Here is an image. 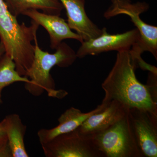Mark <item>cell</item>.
I'll return each mask as SVG.
<instances>
[{"label": "cell", "mask_w": 157, "mask_h": 157, "mask_svg": "<svg viewBox=\"0 0 157 157\" xmlns=\"http://www.w3.org/2000/svg\"><path fill=\"white\" fill-rule=\"evenodd\" d=\"M111 6L104 12V17L110 19L120 14H125L131 18L140 34V40L132 47L140 54L144 52H151L157 59V27L144 21L140 14L147 11L149 6L145 2L132 3L131 0H111Z\"/></svg>", "instance_id": "5"}, {"label": "cell", "mask_w": 157, "mask_h": 157, "mask_svg": "<svg viewBox=\"0 0 157 157\" xmlns=\"http://www.w3.org/2000/svg\"><path fill=\"white\" fill-rule=\"evenodd\" d=\"M6 132L13 157H29L26 150L24 137L27 127L16 113L10 114L5 118Z\"/></svg>", "instance_id": "13"}, {"label": "cell", "mask_w": 157, "mask_h": 157, "mask_svg": "<svg viewBox=\"0 0 157 157\" xmlns=\"http://www.w3.org/2000/svg\"><path fill=\"white\" fill-rule=\"evenodd\" d=\"M6 53V49H5L4 45L2 42H0V57Z\"/></svg>", "instance_id": "17"}, {"label": "cell", "mask_w": 157, "mask_h": 157, "mask_svg": "<svg viewBox=\"0 0 157 157\" xmlns=\"http://www.w3.org/2000/svg\"><path fill=\"white\" fill-rule=\"evenodd\" d=\"M29 79L21 76L17 72L13 59L5 53L0 57V104L2 103V91L14 82H28Z\"/></svg>", "instance_id": "15"}, {"label": "cell", "mask_w": 157, "mask_h": 157, "mask_svg": "<svg viewBox=\"0 0 157 157\" xmlns=\"http://www.w3.org/2000/svg\"><path fill=\"white\" fill-rule=\"evenodd\" d=\"M102 33L99 36L81 43L76 52L77 58L98 55L111 51L130 50L140 40V34L136 28L122 33L113 35L108 34L106 28L102 29Z\"/></svg>", "instance_id": "7"}, {"label": "cell", "mask_w": 157, "mask_h": 157, "mask_svg": "<svg viewBox=\"0 0 157 157\" xmlns=\"http://www.w3.org/2000/svg\"><path fill=\"white\" fill-rule=\"evenodd\" d=\"M128 113L111 126L92 136L102 157H143L132 131Z\"/></svg>", "instance_id": "4"}, {"label": "cell", "mask_w": 157, "mask_h": 157, "mask_svg": "<svg viewBox=\"0 0 157 157\" xmlns=\"http://www.w3.org/2000/svg\"><path fill=\"white\" fill-rule=\"evenodd\" d=\"M6 132V121L4 118L0 122V146L8 143Z\"/></svg>", "instance_id": "16"}, {"label": "cell", "mask_w": 157, "mask_h": 157, "mask_svg": "<svg viewBox=\"0 0 157 157\" xmlns=\"http://www.w3.org/2000/svg\"><path fill=\"white\" fill-rule=\"evenodd\" d=\"M141 58L131 49L117 52L115 63L102 84L105 92L102 102L117 101L129 110L137 109L157 114V102L147 84L140 83L135 75Z\"/></svg>", "instance_id": "1"}, {"label": "cell", "mask_w": 157, "mask_h": 157, "mask_svg": "<svg viewBox=\"0 0 157 157\" xmlns=\"http://www.w3.org/2000/svg\"><path fill=\"white\" fill-rule=\"evenodd\" d=\"M9 11L17 17L25 11L35 9L52 15L60 16L63 9L59 0H4Z\"/></svg>", "instance_id": "14"}, {"label": "cell", "mask_w": 157, "mask_h": 157, "mask_svg": "<svg viewBox=\"0 0 157 157\" xmlns=\"http://www.w3.org/2000/svg\"><path fill=\"white\" fill-rule=\"evenodd\" d=\"M130 124L143 157H157V114L147 110L130 109Z\"/></svg>", "instance_id": "8"}, {"label": "cell", "mask_w": 157, "mask_h": 157, "mask_svg": "<svg viewBox=\"0 0 157 157\" xmlns=\"http://www.w3.org/2000/svg\"><path fill=\"white\" fill-rule=\"evenodd\" d=\"M41 145L46 157H102L92 136L82 134L78 128Z\"/></svg>", "instance_id": "6"}, {"label": "cell", "mask_w": 157, "mask_h": 157, "mask_svg": "<svg viewBox=\"0 0 157 157\" xmlns=\"http://www.w3.org/2000/svg\"><path fill=\"white\" fill-rule=\"evenodd\" d=\"M30 26L20 24L11 14L4 0H0V39L6 53L13 59L16 70L25 76L33 61L34 45L32 42L39 25L32 21Z\"/></svg>", "instance_id": "3"}, {"label": "cell", "mask_w": 157, "mask_h": 157, "mask_svg": "<svg viewBox=\"0 0 157 157\" xmlns=\"http://www.w3.org/2000/svg\"><path fill=\"white\" fill-rule=\"evenodd\" d=\"M67 11V23L83 41L94 39L102 33L101 29L88 17L85 0H59Z\"/></svg>", "instance_id": "11"}, {"label": "cell", "mask_w": 157, "mask_h": 157, "mask_svg": "<svg viewBox=\"0 0 157 157\" xmlns=\"http://www.w3.org/2000/svg\"><path fill=\"white\" fill-rule=\"evenodd\" d=\"M98 105L95 109L88 113L82 112L80 109L71 107L61 115L58 119L59 124L53 128L42 129L38 132L39 142L41 144L47 143L55 137L78 128L89 117L98 111Z\"/></svg>", "instance_id": "12"}, {"label": "cell", "mask_w": 157, "mask_h": 157, "mask_svg": "<svg viewBox=\"0 0 157 157\" xmlns=\"http://www.w3.org/2000/svg\"><path fill=\"white\" fill-rule=\"evenodd\" d=\"M129 111L117 101L102 102L98 111L89 117L78 130L84 135L94 136L120 120Z\"/></svg>", "instance_id": "9"}, {"label": "cell", "mask_w": 157, "mask_h": 157, "mask_svg": "<svg viewBox=\"0 0 157 157\" xmlns=\"http://www.w3.org/2000/svg\"><path fill=\"white\" fill-rule=\"evenodd\" d=\"M34 41V60L25 76L29 81L25 83V88L35 97L40 96L46 91L49 97L63 99L68 92L64 90H56L55 82L50 71L56 66L61 68L70 67L77 58L76 52L67 43L62 42L55 53H49L39 47L36 35Z\"/></svg>", "instance_id": "2"}, {"label": "cell", "mask_w": 157, "mask_h": 157, "mask_svg": "<svg viewBox=\"0 0 157 157\" xmlns=\"http://www.w3.org/2000/svg\"><path fill=\"white\" fill-rule=\"evenodd\" d=\"M22 15L29 17L39 25L44 27L48 32L50 38V47L56 49L63 40L73 39L82 43V38L78 34L71 30L67 22L60 16L45 14L38 10L32 9L25 11Z\"/></svg>", "instance_id": "10"}]
</instances>
